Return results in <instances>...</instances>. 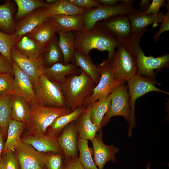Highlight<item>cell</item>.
<instances>
[{
	"label": "cell",
	"mask_w": 169,
	"mask_h": 169,
	"mask_svg": "<svg viewBox=\"0 0 169 169\" xmlns=\"http://www.w3.org/2000/svg\"><path fill=\"white\" fill-rule=\"evenodd\" d=\"M12 3L6 1L0 5V29L5 33H10L15 28Z\"/></svg>",
	"instance_id": "33"
},
{
	"label": "cell",
	"mask_w": 169,
	"mask_h": 169,
	"mask_svg": "<svg viewBox=\"0 0 169 169\" xmlns=\"http://www.w3.org/2000/svg\"><path fill=\"white\" fill-rule=\"evenodd\" d=\"M150 1V0H142L139 3L140 10L146 11L149 7Z\"/></svg>",
	"instance_id": "47"
},
{
	"label": "cell",
	"mask_w": 169,
	"mask_h": 169,
	"mask_svg": "<svg viewBox=\"0 0 169 169\" xmlns=\"http://www.w3.org/2000/svg\"><path fill=\"white\" fill-rule=\"evenodd\" d=\"M10 57L18 66L29 77L34 86L39 77L44 74L43 60H35L21 54L14 48L11 49Z\"/></svg>",
	"instance_id": "13"
},
{
	"label": "cell",
	"mask_w": 169,
	"mask_h": 169,
	"mask_svg": "<svg viewBox=\"0 0 169 169\" xmlns=\"http://www.w3.org/2000/svg\"><path fill=\"white\" fill-rule=\"evenodd\" d=\"M58 43L64 58V63H74V34L72 32H65L58 30Z\"/></svg>",
	"instance_id": "28"
},
{
	"label": "cell",
	"mask_w": 169,
	"mask_h": 169,
	"mask_svg": "<svg viewBox=\"0 0 169 169\" xmlns=\"http://www.w3.org/2000/svg\"><path fill=\"white\" fill-rule=\"evenodd\" d=\"M71 111L67 107H48L40 105L30 106L26 126L30 134H45L47 128L56 118Z\"/></svg>",
	"instance_id": "4"
},
{
	"label": "cell",
	"mask_w": 169,
	"mask_h": 169,
	"mask_svg": "<svg viewBox=\"0 0 169 169\" xmlns=\"http://www.w3.org/2000/svg\"><path fill=\"white\" fill-rule=\"evenodd\" d=\"M57 0H47L46 1V2L49 4H52L56 2Z\"/></svg>",
	"instance_id": "49"
},
{
	"label": "cell",
	"mask_w": 169,
	"mask_h": 169,
	"mask_svg": "<svg viewBox=\"0 0 169 169\" xmlns=\"http://www.w3.org/2000/svg\"><path fill=\"white\" fill-rule=\"evenodd\" d=\"M0 169H1L0 168Z\"/></svg>",
	"instance_id": "51"
},
{
	"label": "cell",
	"mask_w": 169,
	"mask_h": 169,
	"mask_svg": "<svg viewBox=\"0 0 169 169\" xmlns=\"http://www.w3.org/2000/svg\"><path fill=\"white\" fill-rule=\"evenodd\" d=\"M77 147L79 151L78 158L84 169H99L92 158V150L89 147L88 140L78 136Z\"/></svg>",
	"instance_id": "34"
},
{
	"label": "cell",
	"mask_w": 169,
	"mask_h": 169,
	"mask_svg": "<svg viewBox=\"0 0 169 169\" xmlns=\"http://www.w3.org/2000/svg\"><path fill=\"white\" fill-rule=\"evenodd\" d=\"M64 169H84L78 157L65 158Z\"/></svg>",
	"instance_id": "45"
},
{
	"label": "cell",
	"mask_w": 169,
	"mask_h": 169,
	"mask_svg": "<svg viewBox=\"0 0 169 169\" xmlns=\"http://www.w3.org/2000/svg\"><path fill=\"white\" fill-rule=\"evenodd\" d=\"M50 17L46 7L37 9L26 15L18 23L12 35L17 38L26 34Z\"/></svg>",
	"instance_id": "15"
},
{
	"label": "cell",
	"mask_w": 169,
	"mask_h": 169,
	"mask_svg": "<svg viewBox=\"0 0 169 169\" xmlns=\"http://www.w3.org/2000/svg\"><path fill=\"white\" fill-rule=\"evenodd\" d=\"M44 74L49 79L59 84L63 82L67 76L79 74L80 69L74 63H57L49 67L44 66Z\"/></svg>",
	"instance_id": "22"
},
{
	"label": "cell",
	"mask_w": 169,
	"mask_h": 169,
	"mask_svg": "<svg viewBox=\"0 0 169 169\" xmlns=\"http://www.w3.org/2000/svg\"><path fill=\"white\" fill-rule=\"evenodd\" d=\"M91 108V105L87 106L85 111L75 121V123L78 136L81 138L91 141L95 138L98 129L90 120Z\"/></svg>",
	"instance_id": "24"
},
{
	"label": "cell",
	"mask_w": 169,
	"mask_h": 169,
	"mask_svg": "<svg viewBox=\"0 0 169 169\" xmlns=\"http://www.w3.org/2000/svg\"><path fill=\"white\" fill-rule=\"evenodd\" d=\"M87 107L83 105L78 107L69 114L56 118L47 130L46 134L56 137L64 128L71 122L75 121L85 111Z\"/></svg>",
	"instance_id": "26"
},
{
	"label": "cell",
	"mask_w": 169,
	"mask_h": 169,
	"mask_svg": "<svg viewBox=\"0 0 169 169\" xmlns=\"http://www.w3.org/2000/svg\"><path fill=\"white\" fill-rule=\"evenodd\" d=\"M112 97L110 109L102 120L101 128L105 125L111 118L115 116H121L129 122L130 110L127 85L121 84L115 88L111 92Z\"/></svg>",
	"instance_id": "10"
},
{
	"label": "cell",
	"mask_w": 169,
	"mask_h": 169,
	"mask_svg": "<svg viewBox=\"0 0 169 169\" xmlns=\"http://www.w3.org/2000/svg\"><path fill=\"white\" fill-rule=\"evenodd\" d=\"M134 0H127L125 2L113 6L102 7L86 10L82 14L83 21L86 30L93 28L99 22L114 16L126 15L134 11L133 6Z\"/></svg>",
	"instance_id": "7"
},
{
	"label": "cell",
	"mask_w": 169,
	"mask_h": 169,
	"mask_svg": "<svg viewBox=\"0 0 169 169\" xmlns=\"http://www.w3.org/2000/svg\"><path fill=\"white\" fill-rule=\"evenodd\" d=\"M38 151L44 153H63L59 145L57 137L50 134H32L26 135L21 139Z\"/></svg>",
	"instance_id": "16"
},
{
	"label": "cell",
	"mask_w": 169,
	"mask_h": 169,
	"mask_svg": "<svg viewBox=\"0 0 169 169\" xmlns=\"http://www.w3.org/2000/svg\"><path fill=\"white\" fill-rule=\"evenodd\" d=\"M94 162L99 169H103L109 161L115 162V154L119 151L118 148L105 144L102 140V134L100 131L91 141Z\"/></svg>",
	"instance_id": "14"
},
{
	"label": "cell",
	"mask_w": 169,
	"mask_h": 169,
	"mask_svg": "<svg viewBox=\"0 0 169 169\" xmlns=\"http://www.w3.org/2000/svg\"><path fill=\"white\" fill-rule=\"evenodd\" d=\"M98 67L100 72V78L91 94L84 101L83 105L85 107L107 96L116 86L125 83L115 79L111 65L108 60H104Z\"/></svg>",
	"instance_id": "8"
},
{
	"label": "cell",
	"mask_w": 169,
	"mask_h": 169,
	"mask_svg": "<svg viewBox=\"0 0 169 169\" xmlns=\"http://www.w3.org/2000/svg\"><path fill=\"white\" fill-rule=\"evenodd\" d=\"M74 64L77 67L87 74L96 84L100 77V72L98 66L92 61L89 56L76 51L74 54Z\"/></svg>",
	"instance_id": "31"
},
{
	"label": "cell",
	"mask_w": 169,
	"mask_h": 169,
	"mask_svg": "<svg viewBox=\"0 0 169 169\" xmlns=\"http://www.w3.org/2000/svg\"><path fill=\"white\" fill-rule=\"evenodd\" d=\"M166 8L167 11L162 22V24L158 31L154 36L153 39L156 41H158L160 36L163 32L169 30V6L168 4Z\"/></svg>",
	"instance_id": "42"
},
{
	"label": "cell",
	"mask_w": 169,
	"mask_h": 169,
	"mask_svg": "<svg viewBox=\"0 0 169 169\" xmlns=\"http://www.w3.org/2000/svg\"><path fill=\"white\" fill-rule=\"evenodd\" d=\"M26 126V123L10 119L7 131V138L4 144L3 152L14 151L22 141L21 135Z\"/></svg>",
	"instance_id": "25"
},
{
	"label": "cell",
	"mask_w": 169,
	"mask_h": 169,
	"mask_svg": "<svg viewBox=\"0 0 169 169\" xmlns=\"http://www.w3.org/2000/svg\"><path fill=\"white\" fill-rule=\"evenodd\" d=\"M65 160L63 153H46L45 160L46 169H64Z\"/></svg>",
	"instance_id": "39"
},
{
	"label": "cell",
	"mask_w": 169,
	"mask_h": 169,
	"mask_svg": "<svg viewBox=\"0 0 169 169\" xmlns=\"http://www.w3.org/2000/svg\"><path fill=\"white\" fill-rule=\"evenodd\" d=\"M13 71V93L23 98L30 106L39 105L28 76L12 61Z\"/></svg>",
	"instance_id": "12"
},
{
	"label": "cell",
	"mask_w": 169,
	"mask_h": 169,
	"mask_svg": "<svg viewBox=\"0 0 169 169\" xmlns=\"http://www.w3.org/2000/svg\"><path fill=\"white\" fill-rule=\"evenodd\" d=\"M167 4L164 0H153L148 8L145 12L148 14L157 15L159 12L160 8L163 6L166 7L168 3Z\"/></svg>",
	"instance_id": "43"
},
{
	"label": "cell",
	"mask_w": 169,
	"mask_h": 169,
	"mask_svg": "<svg viewBox=\"0 0 169 169\" xmlns=\"http://www.w3.org/2000/svg\"><path fill=\"white\" fill-rule=\"evenodd\" d=\"M46 8L50 17L57 15L83 14L86 10L75 5L70 0H59L53 3H47Z\"/></svg>",
	"instance_id": "29"
},
{
	"label": "cell",
	"mask_w": 169,
	"mask_h": 169,
	"mask_svg": "<svg viewBox=\"0 0 169 169\" xmlns=\"http://www.w3.org/2000/svg\"><path fill=\"white\" fill-rule=\"evenodd\" d=\"M4 135L0 129V161L1 159V154L3 152L4 144L3 141Z\"/></svg>",
	"instance_id": "48"
},
{
	"label": "cell",
	"mask_w": 169,
	"mask_h": 169,
	"mask_svg": "<svg viewBox=\"0 0 169 169\" xmlns=\"http://www.w3.org/2000/svg\"><path fill=\"white\" fill-rule=\"evenodd\" d=\"M146 28L137 33H132L120 43L123 44L133 58L136 69V74L154 79L155 70L167 67L169 63V54L157 57L146 56L139 45L142 36Z\"/></svg>",
	"instance_id": "2"
},
{
	"label": "cell",
	"mask_w": 169,
	"mask_h": 169,
	"mask_svg": "<svg viewBox=\"0 0 169 169\" xmlns=\"http://www.w3.org/2000/svg\"><path fill=\"white\" fill-rule=\"evenodd\" d=\"M100 22L102 25L120 42L132 34L131 23L126 15L114 16Z\"/></svg>",
	"instance_id": "17"
},
{
	"label": "cell",
	"mask_w": 169,
	"mask_h": 169,
	"mask_svg": "<svg viewBox=\"0 0 169 169\" xmlns=\"http://www.w3.org/2000/svg\"><path fill=\"white\" fill-rule=\"evenodd\" d=\"M39 105L45 107H67L60 85L42 74L33 86Z\"/></svg>",
	"instance_id": "6"
},
{
	"label": "cell",
	"mask_w": 169,
	"mask_h": 169,
	"mask_svg": "<svg viewBox=\"0 0 169 169\" xmlns=\"http://www.w3.org/2000/svg\"><path fill=\"white\" fill-rule=\"evenodd\" d=\"M18 10L16 17L18 18L24 17L34 10L43 7H46L47 3L40 0H15Z\"/></svg>",
	"instance_id": "35"
},
{
	"label": "cell",
	"mask_w": 169,
	"mask_h": 169,
	"mask_svg": "<svg viewBox=\"0 0 169 169\" xmlns=\"http://www.w3.org/2000/svg\"><path fill=\"white\" fill-rule=\"evenodd\" d=\"M56 26L58 30L65 32H81L86 30L84 25L82 14L57 15L49 18Z\"/></svg>",
	"instance_id": "23"
},
{
	"label": "cell",
	"mask_w": 169,
	"mask_h": 169,
	"mask_svg": "<svg viewBox=\"0 0 169 169\" xmlns=\"http://www.w3.org/2000/svg\"><path fill=\"white\" fill-rule=\"evenodd\" d=\"M46 48L47 51L44 54L43 60L44 66L49 67L57 63H64L63 54L59 46L58 39L56 35Z\"/></svg>",
	"instance_id": "32"
},
{
	"label": "cell",
	"mask_w": 169,
	"mask_h": 169,
	"mask_svg": "<svg viewBox=\"0 0 169 169\" xmlns=\"http://www.w3.org/2000/svg\"><path fill=\"white\" fill-rule=\"evenodd\" d=\"M10 103L11 119L26 123L30 111L28 103L22 97L14 94L11 96Z\"/></svg>",
	"instance_id": "27"
},
{
	"label": "cell",
	"mask_w": 169,
	"mask_h": 169,
	"mask_svg": "<svg viewBox=\"0 0 169 169\" xmlns=\"http://www.w3.org/2000/svg\"><path fill=\"white\" fill-rule=\"evenodd\" d=\"M127 16L131 23L132 33H137L152 24H153V27H156L158 23L162 22L165 15L160 12L157 14L154 15L136 10L129 13Z\"/></svg>",
	"instance_id": "19"
},
{
	"label": "cell",
	"mask_w": 169,
	"mask_h": 169,
	"mask_svg": "<svg viewBox=\"0 0 169 169\" xmlns=\"http://www.w3.org/2000/svg\"><path fill=\"white\" fill-rule=\"evenodd\" d=\"M74 41L75 51L89 56L90 51L96 49L108 52L110 61L113 56L115 49L120 43L113 35L98 22L94 27L89 30L81 32H75Z\"/></svg>",
	"instance_id": "1"
},
{
	"label": "cell",
	"mask_w": 169,
	"mask_h": 169,
	"mask_svg": "<svg viewBox=\"0 0 169 169\" xmlns=\"http://www.w3.org/2000/svg\"><path fill=\"white\" fill-rule=\"evenodd\" d=\"M150 166H151L150 163V162L148 163L147 165L146 169H150Z\"/></svg>",
	"instance_id": "50"
},
{
	"label": "cell",
	"mask_w": 169,
	"mask_h": 169,
	"mask_svg": "<svg viewBox=\"0 0 169 169\" xmlns=\"http://www.w3.org/2000/svg\"><path fill=\"white\" fill-rule=\"evenodd\" d=\"M58 31L55 24L49 18L26 35L46 48L53 40Z\"/></svg>",
	"instance_id": "21"
},
{
	"label": "cell",
	"mask_w": 169,
	"mask_h": 169,
	"mask_svg": "<svg viewBox=\"0 0 169 169\" xmlns=\"http://www.w3.org/2000/svg\"><path fill=\"white\" fill-rule=\"evenodd\" d=\"M11 95L0 98V129L4 136L7 132L9 122L11 119Z\"/></svg>",
	"instance_id": "36"
},
{
	"label": "cell",
	"mask_w": 169,
	"mask_h": 169,
	"mask_svg": "<svg viewBox=\"0 0 169 169\" xmlns=\"http://www.w3.org/2000/svg\"><path fill=\"white\" fill-rule=\"evenodd\" d=\"M5 73L14 75L12 64L5 57L0 53V74Z\"/></svg>",
	"instance_id": "44"
},
{
	"label": "cell",
	"mask_w": 169,
	"mask_h": 169,
	"mask_svg": "<svg viewBox=\"0 0 169 169\" xmlns=\"http://www.w3.org/2000/svg\"><path fill=\"white\" fill-rule=\"evenodd\" d=\"M60 85L67 107L72 111L83 106L84 101L91 94L97 84L80 69L79 74L67 76Z\"/></svg>",
	"instance_id": "3"
},
{
	"label": "cell",
	"mask_w": 169,
	"mask_h": 169,
	"mask_svg": "<svg viewBox=\"0 0 169 169\" xmlns=\"http://www.w3.org/2000/svg\"><path fill=\"white\" fill-rule=\"evenodd\" d=\"M16 38L12 34H9L0 30V53L5 57L12 64V60L10 52Z\"/></svg>",
	"instance_id": "37"
},
{
	"label": "cell",
	"mask_w": 169,
	"mask_h": 169,
	"mask_svg": "<svg viewBox=\"0 0 169 169\" xmlns=\"http://www.w3.org/2000/svg\"><path fill=\"white\" fill-rule=\"evenodd\" d=\"M127 82L130 110V126L128 136L130 137L132 135V129L135 125V105L137 99L151 92L157 91L167 95H169V93L156 87L155 85V81L154 79L137 74H136Z\"/></svg>",
	"instance_id": "5"
},
{
	"label": "cell",
	"mask_w": 169,
	"mask_h": 169,
	"mask_svg": "<svg viewBox=\"0 0 169 169\" xmlns=\"http://www.w3.org/2000/svg\"><path fill=\"white\" fill-rule=\"evenodd\" d=\"M102 5L113 6L125 2L127 0H97Z\"/></svg>",
	"instance_id": "46"
},
{
	"label": "cell",
	"mask_w": 169,
	"mask_h": 169,
	"mask_svg": "<svg viewBox=\"0 0 169 169\" xmlns=\"http://www.w3.org/2000/svg\"><path fill=\"white\" fill-rule=\"evenodd\" d=\"M23 55L35 60H44V54L47 51L26 34L17 38L13 47Z\"/></svg>",
	"instance_id": "20"
},
{
	"label": "cell",
	"mask_w": 169,
	"mask_h": 169,
	"mask_svg": "<svg viewBox=\"0 0 169 169\" xmlns=\"http://www.w3.org/2000/svg\"><path fill=\"white\" fill-rule=\"evenodd\" d=\"M111 59L114 78L117 80L125 82L136 74V69L131 56L124 45L120 43L117 47Z\"/></svg>",
	"instance_id": "9"
},
{
	"label": "cell",
	"mask_w": 169,
	"mask_h": 169,
	"mask_svg": "<svg viewBox=\"0 0 169 169\" xmlns=\"http://www.w3.org/2000/svg\"><path fill=\"white\" fill-rule=\"evenodd\" d=\"M75 5L86 10L103 6L97 0H70Z\"/></svg>",
	"instance_id": "41"
},
{
	"label": "cell",
	"mask_w": 169,
	"mask_h": 169,
	"mask_svg": "<svg viewBox=\"0 0 169 169\" xmlns=\"http://www.w3.org/2000/svg\"><path fill=\"white\" fill-rule=\"evenodd\" d=\"M14 152L21 169H46V153L38 151L22 141Z\"/></svg>",
	"instance_id": "11"
},
{
	"label": "cell",
	"mask_w": 169,
	"mask_h": 169,
	"mask_svg": "<svg viewBox=\"0 0 169 169\" xmlns=\"http://www.w3.org/2000/svg\"><path fill=\"white\" fill-rule=\"evenodd\" d=\"M14 77L9 73L0 74V98L13 93Z\"/></svg>",
	"instance_id": "38"
},
{
	"label": "cell",
	"mask_w": 169,
	"mask_h": 169,
	"mask_svg": "<svg viewBox=\"0 0 169 169\" xmlns=\"http://www.w3.org/2000/svg\"><path fill=\"white\" fill-rule=\"evenodd\" d=\"M111 97V92L107 96L90 105V118L91 121L98 127V132L101 131V125L103 119L110 109Z\"/></svg>",
	"instance_id": "30"
},
{
	"label": "cell",
	"mask_w": 169,
	"mask_h": 169,
	"mask_svg": "<svg viewBox=\"0 0 169 169\" xmlns=\"http://www.w3.org/2000/svg\"><path fill=\"white\" fill-rule=\"evenodd\" d=\"M19 167L14 152L10 151L4 154L0 161L1 169H20Z\"/></svg>",
	"instance_id": "40"
},
{
	"label": "cell",
	"mask_w": 169,
	"mask_h": 169,
	"mask_svg": "<svg viewBox=\"0 0 169 169\" xmlns=\"http://www.w3.org/2000/svg\"><path fill=\"white\" fill-rule=\"evenodd\" d=\"M78 137L75 121H74L66 126L61 135L57 138L58 143L65 158L78 157Z\"/></svg>",
	"instance_id": "18"
}]
</instances>
